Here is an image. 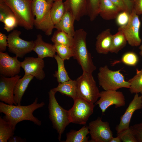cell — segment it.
I'll return each mask as SVG.
<instances>
[{
  "label": "cell",
  "instance_id": "obj_40",
  "mask_svg": "<svg viewBox=\"0 0 142 142\" xmlns=\"http://www.w3.org/2000/svg\"><path fill=\"white\" fill-rule=\"evenodd\" d=\"M110 0L121 12L126 11L130 13L123 0Z\"/></svg>",
  "mask_w": 142,
  "mask_h": 142
},
{
  "label": "cell",
  "instance_id": "obj_29",
  "mask_svg": "<svg viewBox=\"0 0 142 142\" xmlns=\"http://www.w3.org/2000/svg\"><path fill=\"white\" fill-rule=\"evenodd\" d=\"M128 81L130 84L129 89L131 93H140L142 95V69H137L136 74Z\"/></svg>",
  "mask_w": 142,
  "mask_h": 142
},
{
  "label": "cell",
  "instance_id": "obj_35",
  "mask_svg": "<svg viewBox=\"0 0 142 142\" xmlns=\"http://www.w3.org/2000/svg\"><path fill=\"white\" fill-rule=\"evenodd\" d=\"M13 13L10 8L3 0H0V21L3 22L9 15Z\"/></svg>",
  "mask_w": 142,
  "mask_h": 142
},
{
  "label": "cell",
  "instance_id": "obj_47",
  "mask_svg": "<svg viewBox=\"0 0 142 142\" xmlns=\"http://www.w3.org/2000/svg\"><path fill=\"white\" fill-rule=\"evenodd\" d=\"M141 21H142V15L141 17Z\"/></svg>",
  "mask_w": 142,
  "mask_h": 142
},
{
  "label": "cell",
  "instance_id": "obj_43",
  "mask_svg": "<svg viewBox=\"0 0 142 142\" xmlns=\"http://www.w3.org/2000/svg\"><path fill=\"white\" fill-rule=\"evenodd\" d=\"M121 141L120 137L117 136L116 137H113L111 139L109 142H121Z\"/></svg>",
  "mask_w": 142,
  "mask_h": 142
},
{
  "label": "cell",
  "instance_id": "obj_16",
  "mask_svg": "<svg viewBox=\"0 0 142 142\" xmlns=\"http://www.w3.org/2000/svg\"><path fill=\"white\" fill-rule=\"evenodd\" d=\"M142 108V95L135 94L124 114L120 117L119 124L115 128L117 134L129 128V124L135 111Z\"/></svg>",
  "mask_w": 142,
  "mask_h": 142
},
{
  "label": "cell",
  "instance_id": "obj_18",
  "mask_svg": "<svg viewBox=\"0 0 142 142\" xmlns=\"http://www.w3.org/2000/svg\"><path fill=\"white\" fill-rule=\"evenodd\" d=\"M112 36L109 28L103 31L97 36L95 45L97 53L106 54L110 52Z\"/></svg>",
  "mask_w": 142,
  "mask_h": 142
},
{
  "label": "cell",
  "instance_id": "obj_45",
  "mask_svg": "<svg viewBox=\"0 0 142 142\" xmlns=\"http://www.w3.org/2000/svg\"><path fill=\"white\" fill-rule=\"evenodd\" d=\"M46 1L49 3L52 4L54 2V0H46Z\"/></svg>",
  "mask_w": 142,
  "mask_h": 142
},
{
  "label": "cell",
  "instance_id": "obj_30",
  "mask_svg": "<svg viewBox=\"0 0 142 142\" xmlns=\"http://www.w3.org/2000/svg\"><path fill=\"white\" fill-rule=\"evenodd\" d=\"M57 55L62 59L65 60H69L74 55L72 47L66 45L54 44Z\"/></svg>",
  "mask_w": 142,
  "mask_h": 142
},
{
  "label": "cell",
  "instance_id": "obj_14",
  "mask_svg": "<svg viewBox=\"0 0 142 142\" xmlns=\"http://www.w3.org/2000/svg\"><path fill=\"white\" fill-rule=\"evenodd\" d=\"M18 57H12L7 53L0 52V74L6 77L18 75L20 71L21 62Z\"/></svg>",
  "mask_w": 142,
  "mask_h": 142
},
{
  "label": "cell",
  "instance_id": "obj_46",
  "mask_svg": "<svg viewBox=\"0 0 142 142\" xmlns=\"http://www.w3.org/2000/svg\"><path fill=\"white\" fill-rule=\"evenodd\" d=\"M57 0H62V1H63L64 0H54V1H57Z\"/></svg>",
  "mask_w": 142,
  "mask_h": 142
},
{
  "label": "cell",
  "instance_id": "obj_1",
  "mask_svg": "<svg viewBox=\"0 0 142 142\" xmlns=\"http://www.w3.org/2000/svg\"><path fill=\"white\" fill-rule=\"evenodd\" d=\"M36 97L31 104L27 105H9L2 102H0V112L5 115L3 118L9 122L14 128L22 121H29L38 126L41 125V121L35 117L33 113L35 110L42 108L45 105L44 102L38 103Z\"/></svg>",
  "mask_w": 142,
  "mask_h": 142
},
{
  "label": "cell",
  "instance_id": "obj_2",
  "mask_svg": "<svg viewBox=\"0 0 142 142\" xmlns=\"http://www.w3.org/2000/svg\"><path fill=\"white\" fill-rule=\"evenodd\" d=\"M87 35L86 32L83 29L75 31L72 47L74 54L73 57L81 66L83 72L92 73L96 69V67L87 48Z\"/></svg>",
  "mask_w": 142,
  "mask_h": 142
},
{
  "label": "cell",
  "instance_id": "obj_3",
  "mask_svg": "<svg viewBox=\"0 0 142 142\" xmlns=\"http://www.w3.org/2000/svg\"><path fill=\"white\" fill-rule=\"evenodd\" d=\"M52 4L46 0H32V12L36 17L34 26L48 36L52 34L54 28L50 13Z\"/></svg>",
  "mask_w": 142,
  "mask_h": 142
},
{
  "label": "cell",
  "instance_id": "obj_37",
  "mask_svg": "<svg viewBox=\"0 0 142 142\" xmlns=\"http://www.w3.org/2000/svg\"><path fill=\"white\" fill-rule=\"evenodd\" d=\"M130 14L126 11L120 12L115 18L117 24L119 27L126 25L129 21Z\"/></svg>",
  "mask_w": 142,
  "mask_h": 142
},
{
  "label": "cell",
  "instance_id": "obj_31",
  "mask_svg": "<svg viewBox=\"0 0 142 142\" xmlns=\"http://www.w3.org/2000/svg\"><path fill=\"white\" fill-rule=\"evenodd\" d=\"M87 15L90 20L93 21L98 14V9L100 0H85Z\"/></svg>",
  "mask_w": 142,
  "mask_h": 142
},
{
  "label": "cell",
  "instance_id": "obj_7",
  "mask_svg": "<svg viewBox=\"0 0 142 142\" xmlns=\"http://www.w3.org/2000/svg\"><path fill=\"white\" fill-rule=\"evenodd\" d=\"M77 97L95 103L99 98L100 92L92 73L83 72L76 79Z\"/></svg>",
  "mask_w": 142,
  "mask_h": 142
},
{
  "label": "cell",
  "instance_id": "obj_33",
  "mask_svg": "<svg viewBox=\"0 0 142 142\" xmlns=\"http://www.w3.org/2000/svg\"><path fill=\"white\" fill-rule=\"evenodd\" d=\"M139 58L137 55L133 52H128L122 56L121 62L129 66H134L138 62Z\"/></svg>",
  "mask_w": 142,
  "mask_h": 142
},
{
  "label": "cell",
  "instance_id": "obj_12",
  "mask_svg": "<svg viewBox=\"0 0 142 142\" xmlns=\"http://www.w3.org/2000/svg\"><path fill=\"white\" fill-rule=\"evenodd\" d=\"M99 99L95 103L98 105L102 113L111 105L115 108L123 106L125 104V97L123 93L117 90H104L100 92Z\"/></svg>",
  "mask_w": 142,
  "mask_h": 142
},
{
  "label": "cell",
  "instance_id": "obj_13",
  "mask_svg": "<svg viewBox=\"0 0 142 142\" xmlns=\"http://www.w3.org/2000/svg\"><path fill=\"white\" fill-rule=\"evenodd\" d=\"M21 77L17 75L11 77L0 76V100L9 105H15L14 90L16 84Z\"/></svg>",
  "mask_w": 142,
  "mask_h": 142
},
{
  "label": "cell",
  "instance_id": "obj_38",
  "mask_svg": "<svg viewBox=\"0 0 142 142\" xmlns=\"http://www.w3.org/2000/svg\"><path fill=\"white\" fill-rule=\"evenodd\" d=\"M8 47L7 36L0 32V52H4L6 50L7 47Z\"/></svg>",
  "mask_w": 142,
  "mask_h": 142
},
{
  "label": "cell",
  "instance_id": "obj_24",
  "mask_svg": "<svg viewBox=\"0 0 142 142\" xmlns=\"http://www.w3.org/2000/svg\"><path fill=\"white\" fill-rule=\"evenodd\" d=\"M65 11L63 1L57 0L54 2L52 4L50 13L52 20L54 25L59 22Z\"/></svg>",
  "mask_w": 142,
  "mask_h": 142
},
{
  "label": "cell",
  "instance_id": "obj_5",
  "mask_svg": "<svg viewBox=\"0 0 142 142\" xmlns=\"http://www.w3.org/2000/svg\"><path fill=\"white\" fill-rule=\"evenodd\" d=\"M16 17L19 26L31 30L34 26V16L32 9V0H3Z\"/></svg>",
  "mask_w": 142,
  "mask_h": 142
},
{
  "label": "cell",
  "instance_id": "obj_4",
  "mask_svg": "<svg viewBox=\"0 0 142 142\" xmlns=\"http://www.w3.org/2000/svg\"><path fill=\"white\" fill-rule=\"evenodd\" d=\"M55 93L52 89L48 92L49 117L53 128L58 134V139L60 141L62 135L70 122L68 110L64 109L59 104L55 97Z\"/></svg>",
  "mask_w": 142,
  "mask_h": 142
},
{
  "label": "cell",
  "instance_id": "obj_22",
  "mask_svg": "<svg viewBox=\"0 0 142 142\" xmlns=\"http://www.w3.org/2000/svg\"><path fill=\"white\" fill-rule=\"evenodd\" d=\"M52 89L55 93L59 92L62 94L71 98L73 100L77 97L76 80L70 79L64 82L58 83L57 87Z\"/></svg>",
  "mask_w": 142,
  "mask_h": 142
},
{
  "label": "cell",
  "instance_id": "obj_36",
  "mask_svg": "<svg viewBox=\"0 0 142 142\" xmlns=\"http://www.w3.org/2000/svg\"><path fill=\"white\" fill-rule=\"evenodd\" d=\"M137 142H142V122L129 127Z\"/></svg>",
  "mask_w": 142,
  "mask_h": 142
},
{
  "label": "cell",
  "instance_id": "obj_39",
  "mask_svg": "<svg viewBox=\"0 0 142 142\" xmlns=\"http://www.w3.org/2000/svg\"><path fill=\"white\" fill-rule=\"evenodd\" d=\"M133 3V9L138 15L142 14V0H131Z\"/></svg>",
  "mask_w": 142,
  "mask_h": 142
},
{
  "label": "cell",
  "instance_id": "obj_15",
  "mask_svg": "<svg viewBox=\"0 0 142 142\" xmlns=\"http://www.w3.org/2000/svg\"><path fill=\"white\" fill-rule=\"evenodd\" d=\"M44 65L43 59L38 57H26L21 62V67L24 70V74L31 75L40 80L45 77L43 70Z\"/></svg>",
  "mask_w": 142,
  "mask_h": 142
},
{
  "label": "cell",
  "instance_id": "obj_21",
  "mask_svg": "<svg viewBox=\"0 0 142 142\" xmlns=\"http://www.w3.org/2000/svg\"><path fill=\"white\" fill-rule=\"evenodd\" d=\"M75 19L69 11L66 10L63 17L54 28L58 30L63 31L70 36L73 37L75 33L74 23Z\"/></svg>",
  "mask_w": 142,
  "mask_h": 142
},
{
  "label": "cell",
  "instance_id": "obj_27",
  "mask_svg": "<svg viewBox=\"0 0 142 142\" xmlns=\"http://www.w3.org/2000/svg\"><path fill=\"white\" fill-rule=\"evenodd\" d=\"M115 34L113 35L110 52L118 53L126 45L127 42L123 32L118 30Z\"/></svg>",
  "mask_w": 142,
  "mask_h": 142
},
{
  "label": "cell",
  "instance_id": "obj_44",
  "mask_svg": "<svg viewBox=\"0 0 142 142\" xmlns=\"http://www.w3.org/2000/svg\"><path fill=\"white\" fill-rule=\"evenodd\" d=\"M139 49L140 50L139 54L142 57V43L139 46Z\"/></svg>",
  "mask_w": 142,
  "mask_h": 142
},
{
  "label": "cell",
  "instance_id": "obj_9",
  "mask_svg": "<svg viewBox=\"0 0 142 142\" xmlns=\"http://www.w3.org/2000/svg\"><path fill=\"white\" fill-rule=\"evenodd\" d=\"M141 24L138 15L132 9L128 23L118 28V30L123 32L127 42L131 46L138 47L141 44V39L139 34Z\"/></svg>",
  "mask_w": 142,
  "mask_h": 142
},
{
  "label": "cell",
  "instance_id": "obj_25",
  "mask_svg": "<svg viewBox=\"0 0 142 142\" xmlns=\"http://www.w3.org/2000/svg\"><path fill=\"white\" fill-rule=\"evenodd\" d=\"M16 128L9 122L0 117V142H7L14 134Z\"/></svg>",
  "mask_w": 142,
  "mask_h": 142
},
{
  "label": "cell",
  "instance_id": "obj_26",
  "mask_svg": "<svg viewBox=\"0 0 142 142\" xmlns=\"http://www.w3.org/2000/svg\"><path fill=\"white\" fill-rule=\"evenodd\" d=\"M54 58L57 63V70L55 71L53 76L56 78L58 82V83H63L70 80L65 68L64 64V60L57 54H55Z\"/></svg>",
  "mask_w": 142,
  "mask_h": 142
},
{
  "label": "cell",
  "instance_id": "obj_41",
  "mask_svg": "<svg viewBox=\"0 0 142 142\" xmlns=\"http://www.w3.org/2000/svg\"><path fill=\"white\" fill-rule=\"evenodd\" d=\"M9 142H24L26 141L25 139L22 138L21 137L13 135L8 140Z\"/></svg>",
  "mask_w": 142,
  "mask_h": 142
},
{
  "label": "cell",
  "instance_id": "obj_32",
  "mask_svg": "<svg viewBox=\"0 0 142 142\" xmlns=\"http://www.w3.org/2000/svg\"><path fill=\"white\" fill-rule=\"evenodd\" d=\"M3 23L4 25V29L7 32L11 31L19 25L18 20L13 13L8 15Z\"/></svg>",
  "mask_w": 142,
  "mask_h": 142
},
{
  "label": "cell",
  "instance_id": "obj_23",
  "mask_svg": "<svg viewBox=\"0 0 142 142\" xmlns=\"http://www.w3.org/2000/svg\"><path fill=\"white\" fill-rule=\"evenodd\" d=\"M88 126L84 125L78 131L70 130L66 134L65 142H88L89 137L87 135L89 134Z\"/></svg>",
  "mask_w": 142,
  "mask_h": 142
},
{
  "label": "cell",
  "instance_id": "obj_6",
  "mask_svg": "<svg viewBox=\"0 0 142 142\" xmlns=\"http://www.w3.org/2000/svg\"><path fill=\"white\" fill-rule=\"evenodd\" d=\"M98 78L99 85L104 90H117L122 88H130V83L125 80L120 70H112L106 65L100 68Z\"/></svg>",
  "mask_w": 142,
  "mask_h": 142
},
{
  "label": "cell",
  "instance_id": "obj_19",
  "mask_svg": "<svg viewBox=\"0 0 142 142\" xmlns=\"http://www.w3.org/2000/svg\"><path fill=\"white\" fill-rule=\"evenodd\" d=\"M121 12L110 0H100L98 14L103 19L110 20L115 19Z\"/></svg>",
  "mask_w": 142,
  "mask_h": 142
},
{
  "label": "cell",
  "instance_id": "obj_42",
  "mask_svg": "<svg viewBox=\"0 0 142 142\" xmlns=\"http://www.w3.org/2000/svg\"><path fill=\"white\" fill-rule=\"evenodd\" d=\"M127 7L129 12L131 13L133 9V3L131 0H123Z\"/></svg>",
  "mask_w": 142,
  "mask_h": 142
},
{
  "label": "cell",
  "instance_id": "obj_28",
  "mask_svg": "<svg viewBox=\"0 0 142 142\" xmlns=\"http://www.w3.org/2000/svg\"><path fill=\"white\" fill-rule=\"evenodd\" d=\"M51 40L54 44H65L72 47L73 44V37L63 31L57 30L52 36Z\"/></svg>",
  "mask_w": 142,
  "mask_h": 142
},
{
  "label": "cell",
  "instance_id": "obj_11",
  "mask_svg": "<svg viewBox=\"0 0 142 142\" xmlns=\"http://www.w3.org/2000/svg\"><path fill=\"white\" fill-rule=\"evenodd\" d=\"M88 126L91 138L90 142H109L113 137L109 123L102 121L100 118L91 121Z\"/></svg>",
  "mask_w": 142,
  "mask_h": 142
},
{
  "label": "cell",
  "instance_id": "obj_17",
  "mask_svg": "<svg viewBox=\"0 0 142 142\" xmlns=\"http://www.w3.org/2000/svg\"><path fill=\"white\" fill-rule=\"evenodd\" d=\"M33 51L37 53L38 57L43 59L47 57H54L56 52L54 45L45 42L40 34L37 36L34 41Z\"/></svg>",
  "mask_w": 142,
  "mask_h": 142
},
{
  "label": "cell",
  "instance_id": "obj_10",
  "mask_svg": "<svg viewBox=\"0 0 142 142\" xmlns=\"http://www.w3.org/2000/svg\"><path fill=\"white\" fill-rule=\"evenodd\" d=\"M20 31L14 30L7 36L9 51L18 57L22 58L27 54L33 51L34 41H28L21 38Z\"/></svg>",
  "mask_w": 142,
  "mask_h": 142
},
{
  "label": "cell",
  "instance_id": "obj_8",
  "mask_svg": "<svg viewBox=\"0 0 142 142\" xmlns=\"http://www.w3.org/2000/svg\"><path fill=\"white\" fill-rule=\"evenodd\" d=\"M74 103L68 113L70 123L80 125L86 124L89 117L93 112L94 104L80 98L73 100Z\"/></svg>",
  "mask_w": 142,
  "mask_h": 142
},
{
  "label": "cell",
  "instance_id": "obj_34",
  "mask_svg": "<svg viewBox=\"0 0 142 142\" xmlns=\"http://www.w3.org/2000/svg\"><path fill=\"white\" fill-rule=\"evenodd\" d=\"M117 136H119L123 142H137L130 128L117 134Z\"/></svg>",
  "mask_w": 142,
  "mask_h": 142
},
{
  "label": "cell",
  "instance_id": "obj_20",
  "mask_svg": "<svg viewBox=\"0 0 142 142\" xmlns=\"http://www.w3.org/2000/svg\"><path fill=\"white\" fill-rule=\"evenodd\" d=\"M34 77L24 74L17 82L14 90V100L15 105H21L22 98L28 85Z\"/></svg>",
  "mask_w": 142,
  "mask_h": 142
}]
</instances>
